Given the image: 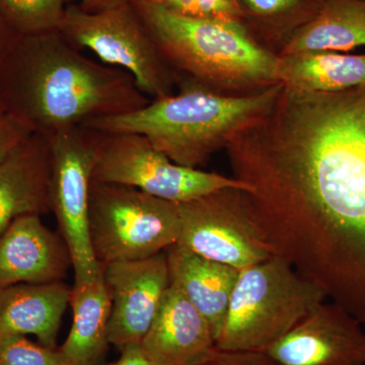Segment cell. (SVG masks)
Masks as SVG:
<instances>
[{
	"instance_id": "6da1fadb",
	"label": "cell",
	"mask_w": 365,
	"mask_h": 365,
	"mask_svg": "<svg viewBox=\"0 0 365 365\" xmlns=\"http://www.w3.org/2000/svg\"><path fill=\"white\" fill-rule=\"evenodd\" d=\"M282 88L227 146L235 178L274 256L365 326V86Z\"/></svg>"
},
{
	"instance_id": "7a4b0ae2",
	"label": "cell",
	"mask_w": 365,
	"mask_h": 365,
	"mask_svg": "<svg viewBox=\"0 0 365 365\" xmlns=\"http://www.w3.org/2000/svg\"><path fill=\"white\" fill-rule=\"evenodd\" d=\"M0 91L6 111L46 138L151 101L130 74L85 56L59 31L14 38L0 58Z\"/></svg>"
},
{
	"instance_id": "3957f363",
	"label": "cell",
	"mask_w": 365,
	"mask_h": 365,
	"mask_svg": "<svg viewBox=\"0 0 365 365\" xmlns=\"http://www.w3.org/2000/svg\"><path fill=\"white\" fill-rule=\"evenodd\" d=\"M282 86L276 83L254 95L230 97L195 81L185 83L177 95L151 100L136 111L86 127L104 133L139 134L173 162L197 169L267 116Z\"/></svg>"
},
{
	"instance_id": "277c9868",
	"label": "cell",
	"mask_w": 365,
	"mask_h": 365,
	"mask_svg": "<svg viewBox=\"0 0 365 365\" xmlns=\"http://www.w3.org/2000/svg\"><path fill=\"white\" fill-rule=\"evenodd\" d=\"M130 2L168 63L201 85L239 88L280 83L279 56L262 47L242 24L187 18L150 0Z\"/></svg>"
},
{
	"instance_id": "5b68a950",
	"label": "cell",
	"mask_w": 365,
	"mask_h": 365,
	"mask_svg": "<svg viewBox=\"0 0 365 365\" xmlns=\"http://www.w3.org/2000/svg\"><path fill=\"white\" fill-rule=\"evenodd\" d=\"M327 299L321 288L273 255L240 271L216 347L264 352Z\"/></svg>"
},
{
	"instance_id": "8992f818",
	"label": "cell",
	"mask_w": 365,
	"mask_h": 365,
	"mask_svg": "<svg viewBox=\"0 0 365 365\" xmlns=\"http://www.w3.org/2000/svg\"><path fill=\"white\" fill-rule=\"evenodd\" d=\"M88 230L101 267L150 258L179 242V203L123 185L91 181Z\"/></svg>"
},
{
	"instance_id": "52a82bcc",
	"label": "cell",
	"mask_w": 365,
	"mask_h": 365,
	"mask_svg": "<svg viewBox=\"0 0 365 365\" xmlns=\"http://www.w3.org/2000/svg\"><path fill=\"white\" fill-rule=\"evenodd\" d=\"M59 32L76 49L90 50L106 66L130 74L150 100L173 95L170 66L131 2L96 14L69 4Z\"/></svg>"
},
{
	"instance_id": "ba28073f",
	"label": "cell",
	"mask_w": 365,
	"mask_h": 365,
	"mask_svg": "<svg viewBox=\"0 0 365 365\" xmlns=\"http://www.w3.org/2000/svg\"><path fill=\"white\" fill-rule=\"evenodd\" d=\"M104 132L78 127L49 137L51 157L50 203L59 232L71 257L76 282L102 276L88 230L91 185Z\"/></svg>"
},
{
	"instance_id": "9c48e42d",
	"label": "cell",
	"mask_w": 365,
	"mask_h": 365,
	"mask_svg": "<svg viewBox=\"0 0 365 365\" xmlns=\"http://www.w3.org/2000/svg\"><path fill=\"white\" fill-rule=\"evenodd\" d=\"M93 182L123 185L174 203H185L225 189L251 193L247 182L184 167L158 150L146 137L105 133Z\"/></svg>"
},
{
	"instance_id": "30bf717a",
	"label": "cell",
	"mask_w": 365,
	"mask_h": 365,
	"mask_svg": "<svg viewBox=\"0 0 365 365\" xmlns=\"http://www.w3.org/2000/svg\"><path fill=\"white\" fill-rule=\"evenodd\" d=\"M179 212L178 244L199 256L237 270L273 256L252 220L241 190H222L179 203Z\"/></svg>"
},
{
	"instance_id": "8fae6325",
	"label": "cell",
	"mask_w": 365,
	"mask_h": 365,
	"mask_svg": "<svg viewBox=\"0 0 365 365\" xmlns=\"http://www.w3.org/2000/svg\"><path fill=\"white\" fill-rule=\"evenodd\" d=\"M101 268L111 299L110 344L121 349L143 342L170 287L165 252Z\"/></svg>"
},
{
	"instance_id": "7c38bea8",
	"label": "cell",
	"mask_w": 365,
	"mask_h": 365,
	"mask_svg": "<svg viewBox=\"0 0 365 365\" xmlns=\"http://www.w3.org/2000/svg\"><path fill=\"white\" fill-rule=\"evenodd\" d=\"M263 353L275 365H365L362 324L324 302Z\"/></svg>"
},
{
	"instance_id": "4fadbf2b",
	"label": "cell",
	"mask_w": 365,
	"mask_h": 365,
	"mask_svg": "<svg viewBox=\"0 0 365 365\" xmlns=\"http://www.w3.org/2000/svg\"><path fill=\"white\" fill-rule=\"evenodd\" d=\"M40 216H21L0 235V287L62 282L72 267L61 235L46 227Z\"/></svg>"
},
{
	"instance_id": "5bb4252c",
	"label": "cell",
	"mask_w": 365,
	"mask_h": 365,
	"mask_svg": "<svg viewBox=\"0 0 365 365\" xmlns=\"http://www.w3.org/2000/svg\"><path fill=\"white\" fill-rule=\"evenodd\" d=\"M141 345L155 365H203L217 351L208 322L170 283Z\"/></svg>"
},
{
	"instance_id": "9a60e30c",
	"label": "cell",
	"mask_w": 365,
	"mask_h": 365,
	"mask_svg": "<svg viewBox=\"0 0 365 365\" xmlns=\"http://www.w3.org/2000/svg\"><path fill=\"white\" fill-rule=\"evenodd\" d=\"M49 141L33 133L0 165V235L21 216L51 211Z\"/></svg>"
},
{
	"instance_id": "2e32d148",
	"label": "cell",
	"mask_w": 365,
	"mask_h": 365,
	"mask_svg": "<svg viewBox=\"0 0 365 365\" xmlns=\"http://www.w3.org/2000/svg\"><path fill=\"white\" fill-rule=\"evenodd\" d=\"M71 294V288L63 282L0 287V339L34 335L41 345L56 348Z\"/></svg>"
},
{
	"instance_id": "e0dca14e",
	"label": "cell",
	"mask_w": 365,
	"mask_h": 365,
	"mask_svg": "<svg viewBox=\"0 0 365 365\" xmlns=\"http://www.w3.org/2000/svg\"><path fill=\"white\" fill-rule=\"evenodd\" d=\"M170 283L208 322L215 340L222 332L240 271L176 244L165 251Z\"/></svg>"
},
{
	"instance_id": "ac0fdd59",
	"label": "cell",
	"mask_w": 365,
	"mask_h": 365,
	"mask_svg": "<svg viewBox=\"0 0 365 365\" xmlns=\"http://www.w3.org/2000/svg\"><path fill=\"white\" fill-rule=\"evenodd\" d=\"M69 304L73 321L59 347L67 365H104L110 345L111 299L103 275L90 282L74 283Z\"/></svg>"
},
{
	"instance_id": "d6986e66",
	"label": "cell",
	"mask_w": 365,
	"mask_h": 365,
	"mask_svg": "<svg viewBox=\"0 0 365 365\" xmlns=\"http://www.w3.org/2000/svg\"><path fill=\"white\" fill-rule=\"evenodd\" d=\"M365 46V0H325L321 11L287 40L281 56L348 52Z\"/></svg>"
},
{
	"instance_id": "ffe728a7",
	"label": "cell",
	"mask_w": 365,
	"mask_h": 365,
	"mask_svg": "<svg viewBox=\"0 0 365 365\" xmlns=\"http://www.w3.org/2000/svg\"><path fill=\"white\" fill-rule=\"evenodd\" d=\"M278 81L287 88L314 93L365 86V54L311 52L279 56Z\"/></svg>"
},
{
	"instance_id": "44dd1931",
	"label": "cell",
	"mask_w": 365,
	"mask_h": 365,
	"mask_svg": "<svg viewBox=\"0 0 365 365\" xmlns=\"http://www.w3.org/2000/svg\"><path fill=\"white\" fill-rule=\"evenodd\" d=\"M244 16L257 28L274 34H288V38L313 20L325 0H237ZM287 38V39H288Z\"/></svg>"
},
{
	"instance_id": "7402d4cb",
	"label": "cell",
	"mask_w": 365,
	"mask_h": 365,
	"mask_svg": "<svg viewBox=\"0 0 365 365\" xmlns=\"http://www.w3.org/2000/svg\"><path fill=\"white\" fill-rule=\"evenodd\" d=\"M73 0H0V16L16 36L59 31Z\"/></svg>"
},
{
	"instance_id": "603a6c76",
	"label": "cell",
	"mask_w": 365,
	"mask_h": 365,
	"mask_svg": "<svg viewBox=\"0 0 365 365\" xmlns=\"http://www.w3.org/2000/svg\"><path fill=\"white\" fill-rule=\"evenodd\" d=\"M0 365H67L59 348L36 344L26 336L0 339Z\"/></svg>"
},
{
	"instance_id": "cb8c5ba5",
	"label": "cell",
	"mask_w": 365,
	"mask_h": 365,
	"mask_svg": "<svg viewBox=\"0 0 365 365\" xmlns=\"http://www.w3.org/2000/svg\"><path fill=\"white\" fill-rule=\"evenodd\" d=\"M173 13L199 20L242 24L244 16L237 0H150Z\"/></svg>"
},
{
	"instance_id": "d4e9b609",
	"label": "cell",
	"mask_w": 365,
	"mask_h": 365,
	"mask_svg": "<svg viewBox=\"0 0 365 365\" xmlns=\"http://www.w3.org/2000/svg\"><path fill=\"white\" fill-rule=\"evenodd\" d=\"M33 133L21 118L9 112L0 114V165Z\"/></svg>"
},
{
	"instance_id": "484cf974",
	"label": "cell",
	"mask_w": 365,
	"mask_h": 365,
	"mask_svg": "<svg viewBox=\"0 0 365 365\" xmlns=\"http://www.w3.org/2000/svg\"><path fill=\"white\" fill-rule=\"evenodd\" d=\"M203 365H275L263 352L225 351L217 349Z\"/></svg>"
},
{
	"instance_id": "4316f807",
	"label": "cell",
	"mask_w": 365,
	"mask_h": 365,
	"mask_svg": "<svg viewBox=\"0 0 365 365\" xmlns=\"http://www.w3.org/2000/svg\"><path fill=\"white\" fill-rule=\"evenodd\" d=\"M109 365H155L144 351L141 343H133L121 348V355Z\"/></svg>"
},
{
	"instance_id": "83f0119b",
	"label": "cell",
	"mask_w": 365,
	"mask_h": 365,
	"mask_svg": "<svg viewBox=\"0 0 365 365\" xmlns=\"http://www.w3.org/2000/svg\"><path fill=\"white\" fill-rule=\"evenodd\" d=\"M130 1L131 0H79L78 6L86 13L96 14Z\"/></svg>"
},
{
	"instance_id": "f1b7e54d",
	"label": "cell",
	"mask_w": 365,
	"mask_h": 365,
	"mask_svg": "<svg viewBox=\"0 0 365 365\" xmlns=\"http://www.w3.org/2000/svg\"><path fill=\"white\" fill-rule=\"evenodd\" d=\"M16 37V35H14V34L9 30V26L4 24L1 16H0V58H1L4 52L9 49V46L13 43Z\"/></svg>"
},
{
	"instance_id": "f546056e",
	"label": "cell",
	"mask_w": 365,
	"mask_h": 365,
	"mask_svg": "<svg viewBox=\"0 0 365 365\" xmlns=\"http://www.w3.org/2000/svg\"><path fill=\"white\" fill-rule=\"evenodd\" d=\"M6 112V107H4V100H2L1 91H0V114Z\"/></svg>"
}]
</instances>
